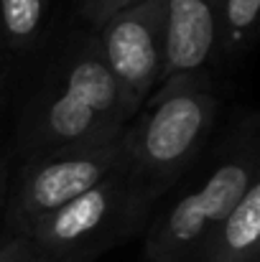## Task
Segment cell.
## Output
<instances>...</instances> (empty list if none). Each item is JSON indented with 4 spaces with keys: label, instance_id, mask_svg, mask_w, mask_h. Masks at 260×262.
<instances>
[{
    "label": "cell",
    "instance_id": "cell-8",
    "mask_svg": "<svg viewBox=\"0 0 260 262\" xmlns=\"http://www.w3.org/2000/svg\"><path fill=\"white\" fill-rule=\"evenodd\" d=\"M260 183H253L240 204L207 237L196 262H258Z\"/></svg>",
    "mask_w": 260,
    "mask_h": 262
},
{
    "label": "cell",
    "instance_id": "cell-6",
    "mask_svg": "<svg viewBox=\"0 0 260 262\" xmlns=\"http://www.w3.org/2000/svg\"><path fill=\"white\" fill-rule=\"evenodd\" d=\"M107 69L133 110H141L164 77L166 0H143L97 28Z\"/></svg>",
    "mask_w": 260,
    "mask_h": 262
},
{
    "label": "cell",
    "instance_id": "cell-5",
    "mask_svg": "<svg viewBox=\"0 0 260 262\" xmlns=\"http://www.w3.org/2000/svg\"><path fill=\"white\" fill-rule=\"evenodd\" d=\"M120 166V138L56 150L28 161L18 181L8 186L5 199V237H28L38 222L94 188Z\"/></svg>",
    "mask_w": 260,
    "mask_h": 262
},
{
    "label": "cell",
    "instance_id": "cell-3",
    "mask_svg": "<svg viewBox=\"0 0 260 262\" xmlns=\"http://www.w3.org/2000/svg\"><path fill=\"white\" fill-rule=\"evenodd\" d=\"M151 211L130 186L120 166L94 188L64 204L26 237L36 255L89 262L99 252L130 237Z\"/></svg>",
    "mask_w": 260,
    "mask_h": 262
},
{
    "label": "cell",
    "instance_id": "cell-4",
    "mask_svg": "<svg viewBox=\"0 0 260 262\" xmlns=\"http://www.w3.org/2000/svg\"><path fill=\"white\" fill-rule=\"evenodd\" d=\"M253 183H258V150L255 143H243L214 166L196 191L153 219L146 234L148 262H196L207 237Z\"/></svg>",
    "mask_w": 260,
    "mask_h": 262
},
{
    "label": "cell",
    "instance_id": "cell-7",
    "mask_svg": "<svg viewBox=\"0 0 260 262\" xmlns=\"http://www.w3.org/2000/svg\"><path fill=\"white\" fill-rule=\"evenodd\" d=\"M222 0H166V59L161 82L199 72L219 46Z\"/></svg>",
    "mask_w": 260,
    "mask_h": 262
},
{
    "label": "cell",
    "instance_id": "cell-14",
    "mask_svg": "<svg viewBox=\"0 0 260 262\" xmlns=\"http://www.w3.org/2000/svg\"><path fill=\"white\" fill-rule=\"evenodd\" d=\"M26 262H79V260H69V257H44V255H31Z\"/></svg>",
    "mask_w": 260,
    "mask_h": 262
},
{
    "label": "cell",
    "instance_id": "cell-10",
    "mask_svg": "<svg viewBox=\"0 0 260 262\" xmlns=\"http://www.w3.org/2000/svg\"><path fill=\"white\" fill-rule=\"evenodd\" d=\"M260 0H222V20H219V43L230 51L243 49L248 36L255 28Z\"/></svg>",
    "mask_w": 260,
    "mask_h": 262
},
{
    "label": "cell",
    "instance_id": "cell-9",
    "mask_svg": "<svg viewBox=\"0 0 260 262\" xmlns=\"http://www.w3.org/2000/svg\"><path fill=\"white\" fill-rule=\"evenodd\" d=\"M44 18V0H0V26L13 49H28Z\"/></svg>",
    "mask_w": 260,
    "mask_h": 262
},
{
    "label": "cell",
    "instance_id": "cell-12",
    "mask_svg": "<svg viewBox=\"0 0 260 262\" xmlns=\"http://www.w3.org/2000/svg\"><path fill=\"white\" fill-rule=\"evenodd\" d=\"M33 255V247L23 237H3L0 239V262H26Z\"/></svg>",
    "mask_w": 260,
    "mask_h": 262
},
{
    "label": "cell",
    "instance_id": "cell-11",
    "mask_svg": "<svg viewBox=\"0 0 260 262\" xmlns=\"http://www.w3.org/2000/svg\"><path fill=\"white\" fill-rule=\"evenodd\" d=\"M138 3H143V0H82V15L94 28H99L117 13H123Z\"/></svg>",
    "mask_w": 260,
    "mask_h": 262
},
{
    "label": "cell",
    "instance_id": "cell-2",
    "mask_svg": "<svg viewBox=\"0 0 260 262\" xmlns=\"http://www.w3.org/2000/svg\"><path fill=\"white\" fill-rule=\"evenodd\" d=\"M217 112L209 82L194 74H178L158 84V94L138 110L120 135V171L133 191L153 201L176 183L207 140Z\"/></svg>",
    "mask_w": 260,
    "mask_h": 262
},
{
    "label": "cell",
    "instance_id": "cell-1",
    "mask_svg": "<svg viewBox=\"0 0 260 262\" xmlns=\"http://www.w3.org/2000/svg\"><path fill=\"white\" fill-rule=\"evenodd\" d=\"M135 115L105 64L99 41L85 36L28 104L18 148L28 163L56 150L107 143L120 138Z\"/></svg>",
    "mask_w": 260,
    "mask_h": 262
},
{
    "label": "cell",
    "instance_id": "cell-13",
    "mask_svg": "<svg viewBox=\"0 0 260 262\" xmlns=\"http://www.w3.org/2000/svg\"><path fill=\"white\" fill-rule=\"evenodd\" d=\"M10 178H13V168H10L8 158H5V156H0V216H3V209H5V199H8Z\"/></svg>",
    "mask_w": 260,
    "mask_h": 262
}]
</instances>
